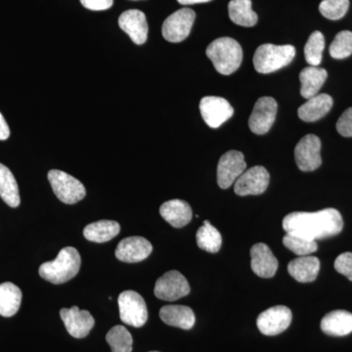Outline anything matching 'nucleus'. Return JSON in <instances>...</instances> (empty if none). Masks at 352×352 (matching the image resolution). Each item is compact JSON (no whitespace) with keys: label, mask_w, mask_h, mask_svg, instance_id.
<instances>
[{"label":"nucleus","mask_w":352,"mask_h":352,"mask_svg":"<svg viewBox=\"0 0 352 352\" xmlns=\"http://www.w3.org/2000/svg\"><path fill=\"white\" fill-rule=\"evenodd\" d=\"M296 56L293 45L266 43L258 46L254 55V66L259 74H270L288 66Z\"/></svg>","instance_id":"20e7f679"},{"label":"nucleus","mask_w":352,"mask_h":352,"mask_svg":"<svg viewBox=\"0 0 352 352\" xmlns=\"http://www.w3.org/2000/svg\"><path fill=\"white\" fill-rule=\"evenodd\" d=\"M228 13L234 24L242 27H254L258 23V15L252 8V0H231Z\"/></svg>","instance_id":"bb28decb"},{"label":"nucleus","mask_w":352,"mask_h":352,"mask_svg":"<svg viewBox=\"0 0 352 352\" xmlns=\"http://www.w3.org/2000/svg\"><path fill=\"white\" fill-rule=\"evenodd\" d=\"M335 270L352 281V252H344L335 261Z\"/></svg>","instance_id":"f704fd0d"},{"label":"nucleus","mask_w":352,"mask_h":352,"mask_svg":"<svg viewBox=\"0 0 352 352\" xmlns=\"http://www.w3.org/2000/svg\"><path fill=\"white\" fill-rule=\"evenodd\" d=\"M106 340L112 352H131L133 349V339L131 333L124 326H115L109 331Z\"/></svg>","instance_id":"c756f323"},{"label":"nucleus","mask_w":352,"mask_h":352,"mask_svg":"<svg viewBox=\"0 0 352 352\" xmlns=\"http://www.w3.org/2000/svg\"><path fill=\"white\" fill-rule=\"evenodd\" d=\"M10 136V129L2 113H0V140H6Z\"/></svg>","instance_id":"4c0bfd02"},{"label":"nucleus","mask_w":352,"mask_h":352,"mask_svg":"<svg viewBox=\"0 0 352 352\" xmlns=\"http://www.w3.org/2000/svg\"><path fill=\"white\" fill-rule=\"evenodd\" d=\"M201 117L212 129H217L230 119L234 109L226 99L217 96L204 97L200 102Z\"/></svg>","instance_id":"4468645a"},{"label":"nucleus","mask_w":352,"mask_h":352,"mask_svg":"<svg viewBox=\"0 0 352 352\" xmlns=\"http://www.w3.org/2000/svg\"><path fill=\"white\" fill-rule=\"evenodd\" d=\"M60 317L69 335L76 339L87 337L95 325L94 316L90 312L80 310L78 307L63 308L60 310Z\"/></svg>","instance_id":"2eb2a0df"},{"label":"nucleus","mask_w":352,"mask_h":352,"mask_svg":"<svg viewBox=\"0 0 352 352\" xmlns=\"http://www.w3.org/2000/svg\"><path fill=\"white\" fill-rule=\"evenodd\" d=\"M154 293L160 300L175 302L189 295L190 286L182 273L171 270L157 280Z\"/></svg>","instance_id":"6e6552de"},{"label":"nucleus","mask_w":352,"mask_h":352,"mask_svg":"<svg viewBox=\"0 0 352 352\" xmlns=\"http://www.w3.org/2000/svg\"><path fill=\"white\" fill-rule=\"evenodd\" d=\"M182 6H192V4L206 3V2L212 1V0H177Z\"/></svg>","instance_id":"58836bf2"},{"label":"nucleus","mask_w":352,"mask_h":352,"mask_svg":"<svg viewBox=\"0 0 352 352\" xmlns=\"http://www.w3.org/2000/svg\"><path fill=\"white\" fill-rule=\"evenodd\" d=\"M344 220L339 210L325 208L315 212H292L285 217L283 228L309 240L326 239L342 232Z\"/></svg>","instance_id":"f257e3e1"},{"label":"nucleus","mask_w":352,"mask_h":352,"mask_svg":"<svg viewBox=\"0 0 352 352\" xmlns=\"http://www.w3.org/2000/svg\"><path fill=\"white\" fill-rule=\"evenodd\" d=\"M120 320L126 325L140 328L148 320V309L144 298L138 292L124 291L119 296Z\"/></svg>","instance_id":"423d86ee"},{"label":"nucleus","mask_w":352,"mask_h":352,"mask_svg":"<svg viewBox=\"0 0 352 352\" xmlns=\"http://www.w3.org/2000/svg\"><path fill=\"white\" fill-rule=\"evenodd\" d=\"M320 270V261L315 256H300L288 264V272L300 283H310L316 280Z\"/></svg>","instance_id":"4be33fe9"},{"label":"nucleus","mask_w":352,"mask_h":352,"mask_svg":"<svg viewBox=\"0 0 352 352\" xmlns=\"http://www.w3.org/2000/svg\"><path fill=\"white\" fill-rule=\"evenodd\" d=\"M0 197L9 207H19L21 199L17 182L10 170L2 164H0Z\"/></svg>","instance_id":"cd10ccee"},{"label":"nucleus","mask_w":352,"mask_h":352,"mask_svg":"<svg viewBox=\"0 0 352 352\" xmlns=\"http://www.w3.org/2000/svg\"><path fill=\"white\" fill-rule=\"evenodd\" d=\"M53 192L60 201L67 205H74L87 195L85 185L74 176L62 170H52L48 173Z\"/></svg>","instance_id":"39448f33"},{"label":"nucleus","mask_w":352,"mask_h":352,"mask_svg":"<svg viewBox=\"0 0 352 352\" xmlns=\"http://www.w3.org/2000/svg\"><path fill=\"white\" fill-rule=\"evenodd\" d=\"M80 259L78 250L73 247H66L58 254L52 261L41 264L38 272L41 278L50 283L64 284L76 276L80 271Z\"/></svg>","instance_id":"f03ea898"},{"label":"nucleus","mask_w":352,"mask_h":352,"mask_svg":"<svg viewBox=\"0 0 352 352\" xmlns=\"http://www.w3.org/2000/svg\"><path fill=\"white\" fill-rule=\"evenodd\" d=\"M321 330L335 337L349 335L352 332V314L346 310L329 312L322 319Z\"/></svg>","instance_id":"5701e85b"},{"label":"nucleus","mask_w":352,"mask_h":352,"mask_svg":"<svg viewBox=\"0 0 352 352\" xmlns=\"http://www.w3.org/2000/svg\"><path fill=\"white\" fill-rule=\"evenodd\" d=\"M120 231V226L117 221L100 220L85 226L83 235L90 242L105 243L113 239Z\"/></svg>","instance_id":"393cba45"},{"label":"nucleus","mask_w":352,"mask_h":352,"mask_svg":"<svg viewBox=\"0 0 352 352\" xmlns=\"http://www.w3.org/2000/svg\"><path fill=\"white\" fill-rule=\"evenodd\" d=\"M333 98L326 94H317L300 106L298 113L303 122H314L325 117L333 107Z\"/></svg>","instance_id":"6ab92c4d"},{"label":"nucleus","mask_w":352,"mask_h":352,"mask_svg":"<svg viewBox=\"0 0 352 352\" xmlns=\"http://www.w3.org/2000/svg\"><path fill=\"white\" fill-rule=\"evenodd\" d=\"M119 25L134 43L142 45L148 38V23L145 14L140 10H127L119 18Z\"/></svg>","instance_id":"f3484780"},{"label":"nucleus","mask_w":352,"mask_h":352,"mask_svg":"<svg viewBox=\"0 0 352 352\" xmlns=\"http://www.w3.org/2000/svg\"><path fill=\"white\" fill-rule=\"evenodd\" d=\"M113 0H80V3L89 10L103 11L107 10L113 6Z\"/></svg>","instance_id":"e433bc0d"},{"label":"nucleus","mask_w":352,"mask_h":352,"mask_svg":"<svg viewBox=\"0 0 352 352\" xmlns=\"http://www.w3.org/2000/svg\"><path fill=\"white\" fill-rule=\"evenodd\" d=\"M151 352H159V351H151Z\"/></svg>","instance_id":"ea45409f"},{"label":"nucleus","mask_w":352,"mask_h":352,"mask_svg":"<svg viewBox=\"0 0 352 352\" xmlns=\"http://www.w3.org/2000/svg\"><path fill=\"white\" fill-rule=\"evenodd\" d=\"M270 175L263 166H252L236 180L234 192L238 196L261 195L267 189Z\"/></svg>","instance_id":"9d476101"},{"label":"nucleus","mask_w":352,"mask_h":352,"mask_svg":"<svg viewBox=\"0 0 352 352\" xmlns=\"http://www.w3.org/2000/svg\"><path fill=\"white\" fill-rule=\"evenodd\" d=\"M247 168L244 155L239 151H229L220 157L217 164V184L221 189H228L243 175Z\"/></svg>","instance_id":"1a4fd4ad"},{"label":"nucleus","mask_w":352,"mask_h":352,"mask_svg":"<svg viewBox=\"0 0 352 352\" xmlns=\"http://www.w3.org/2000/svg\"><path fill=\"white\" fill-rule=\"evenodd\" d=\"M321 140L314 134H307L295 149L296 166L302 171H314L321 166Z\"/></svg>","instance_id":"f8f14e48"},{"label":"nucleus","mask_w":352,"mask_h":352,"mask_svg":"<svg viewBox=\"0 0 352 352\" xmlns=\"http://www.w3.org/2000/svg\"><path fill=\"white\" fill-rule=\"evenodd\" d=\"M160 214L175 228H182L191 221L193 212L188 203L182 200L166 201L160 208Z\"/></svg>","instance_id":"aec40b11"},{"label":"nucleus","mask_w":352,"mask_h":352,"mask_svg":"<svg viewBox=\"0 0 352 352\" xmlns=\"http://www.w3.org/2000/svg\"><path fill=\"white\" fill-rule=\"evenodd\" d=\"M336 126L340 135L352 138V107L342 113Z\"/></svg>","instance_id":"c9c22d12"},{"label":"nucleus","mask_w":352,"mask_h":352,"mask_svg":"<svg viewBox=\"0 0 352 352\" xmlns=\"http://www.w3.org/2000/svg\"><path fill=\"white\" fill-rule=\"evenodd\" d=\"M292 311L284 305L268 308L258 317L256 325L265 336H276L283 333L291 325Z\"/></svg>","instance_id":"ddd939ff"},{"label":"nucleus","mask_w":352,"mask_h":352,"mask_svg":"<svg viewBox=\"0 0 352 352\" xmlns=\"http://www.w3.org/2000/svg\"><path fill=\"white\" fill-rule=\"evenodd\" d=\"M207 56L215 69L223 76H229L240 68L243 50L239 43L231 38H219L208 46Z\"/></svg>","instance_id":"7ed1b4c3"},{"label":"nucleus","mask_w":352,"mask_h":352,"mask_svg":"<svg viewBox=\"0 0 352 352\" xmlns=\"http://www.w3.org/2000/svg\"><path fill=\"white\" fill-rule=\"evenodd\" d=\"M160 317L166 325L190 330L195 325L193 310L185 305H166L160 310Z\"/></svg>","instance_id":"412c9836"},{"label":"nucleus","mask_w":352,"mask_h":352,"mask_svg":"<svg viewBox=\"0 0 352 352\" xmlns=\"http://www.w3.org/2000/svg\"><path fill=\"white\" fill-rule=\"evenodd\" d=\"M324 48L325 38L323 34L319 31L312 32L305 46V60L310 66L318 67L321 64Z\"/></svg>","instance_id":"2f4dec72"},{"label":"nucleus","mask_w":352,"mask_h":352,"mask_svg":"<svg viewBox=\"0 0 352 352\" xmlns=\"http://www.w3.org/2000/svg\"><path fill=\"white\" fill-rule=\"evenodd\" d=\"M329 51L333 59L342 60L351 56L352 54V32H340L333 38Z\"/></svg>","instance_id":"473e14b6"},{"label":"nucleus","mask_w":352,"mask_h":352,"mask_svg":"<svg viewBox=\"0 0 352 352\" xmlns=\"http://www.w3.org/2000/svg\"><path fill=\"white\" fill-rule=\"evenodd\" d=\"M251 266L254 274L261 278H271L276 274L278 261L270 248L263 243L252 245Z\"/></svg>","instance_id":"a211bd4d"},{"label":"nucleus","mask_w":352,"mask_h":352,"mask_svg":"<svg viewBox=\"0 0 352 352\" xmlns=\"http://www.w3.org/2000/svg\"><path fill=\"white\" fill-rule=\"evenodd\" d=\"M283 244L287 249L298 256H309L318 249V245L315 241L307 239L302 236L293 233H287L284 236Z\"/></svg>","instance_id":"7c9ffc66"},{"label":"nucleus","mask_w":352,"mask_h":352,"mask_svg":"<svg viewBox=\"0 0 352 352\" xmlns=\"http://www.w3.org/2000/svg\"><path fill=\"white\" fill-rule=\"evenodd\" d=\"M197 244L200 249L215 254L221 248V235L219 231L212 226L208 220L204 221L203 226L199 228L196 235Z\"/></svg>","instance_id":"c85d7f7f"},{"label":"nucleus","mask_w":352,"mask_h":352,"mask_svg":"<svg viewBox=\"0 0 352 352\" xmlns=\"http://www.w3.org/2000/svg\"><path fill=\"white\" fill-rule=\"evenodd\" d=\"M277 109V102L272 97L259 98L249 119L250 129L258 135L267 133L276 119Z\"/></svg>","instance_id":"9b49d317"},{"label":"nucleus","mask_w":352,"mask_h":352,"mask_svg":"<svg viewBox=\"0 0 352 352\" xmlns=\"http://www.w3.org/2000/svg\"><path fill=\"white\" fill-rule=\"evenodd\" d=\"M328 78L325 69L309 66L300 72V94L303 98L309 99L318 94Z\"/></svg>","instance_id":"b1692460"},{"label":"nucleus","mask_w":352,"mask_h":352,"mask_svg":"<svg viewBox=\"0 0 352 352\" xmlns=\"http://www.w3.org/2000/svg\"><path fill=\"white\" fill-rule=\"evenodd\" d=\"M349 8V0H323L319 10L324 17L337 21L344 17Z\"/></svg>","instance_id":"72a5a7b5"},{"label":"nucleus","mask_w":352,"mask_h":352,"mask_svg":"<svg viewBox=\"0 0 352 352\" xmlns=\"http://www.w3.org/2000/svg\"><path fill=\"white\" fill-rule=\"evenodd\" d=\"M22 292L19 287L10 282L0 284V315L12 317L20 309Z\"/></svg>","instance_id":"a878e982"},{"label":"nucleus","mask_w":352,"mask_h":352,"mask_svg":"<svg viewBox=\"0 0 352 352\" xmlns=\"http://www.w3.org/2000/svg\"><path fill=\"white\" fill-rule=\"evenodd\" d=\"M151 243L143 237L133 236L120 241L116 249V258L126 263H136L144 261L151 254Z\"/></svg>","instance_id":"dca6fc26"},{"label":"nucleus","mask_w":352,"mask_h":352,"mask_svg":"<svg viewBox=\"0 0 352 352\" xmlns=\"http://www.w3.org/2000/svg\"><path fill=\"white\" fill-rule=\"evenodd\" d=\"M195 18V12L190 8H182L171 14L162 28L164 38L170 43H182L188 38Z\"/></svg>","instance_id":"0eeeda50"}]
</instances>
